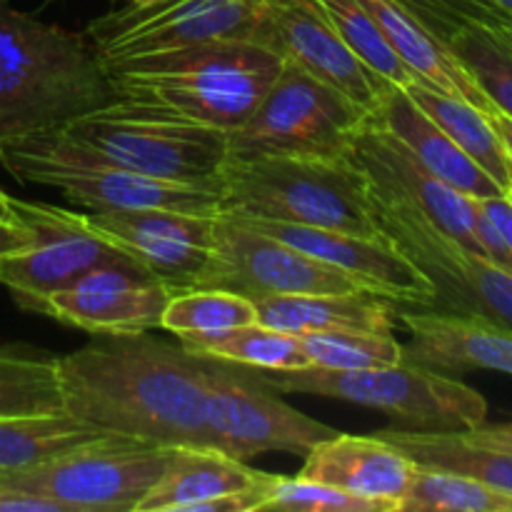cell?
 Listing matches in <instances>:
<instances>
[{"label":"cell","instance_id":"45","mask_svg":"<svg viewBox=\"0 0 512 512\" xmlns=\"http://www.w3.org/2000/svg\"><path fill=\"white\" fill-rule=\"evenodd\" d=\"M508 195H510V198H512V185H510V193H508Z\"/></svg>","mask_w":512,"mask_h":512},{"label":"cell","instance_id":"32","mask_svg":"<svg viewBox=\"0 0 512 512\" xmlns=\"http://www.w3.org/2000/svg\"><path fill=\"white\" fill-rule=\"evenodd\" d=\"M180 345L193 355L245 365V368L253 370H268V373L310 368V360L298 335L283 333V330L268 328V325L260 323L230 330V333L218 335V338L180 340Z\"/></svg>","mask_w":512,"mask_h":512},{"label":"cell","instance_id":"15","mask_svg":"<svg viewBox=\"0 0 512 512\" xmlns=\"http://www.w3.org/2000/svg\"><path fill=\"white\" fill-rule=\"evenodd\" d=\"M258 0H163L128 5L93 20L85 30L105 63L183 48L205 40L248 38Z\"/></svg>","mask_w":512,"mask_h":512},{"label":"cell","instance_id":"43","mask_svg":"<svg viewBox=\"0 0 512 512\" xmlns=\"http://www.w3.org/2000/svg\"><path fill=\"white\" fill-rule=\"evenodd\" d=\"M490 3H495V5H498V8H503L505 13L512 15V0H490Z\"/></svg>","mask_w":512,"mask_h":512},{"label":"cell","instance_id":"30","mask_svg":"<svg viewBox=\"0 0 512 512\" xmlns=\"http://www.w3.org/2000/svg\"><path fill=\"white\" fill-rule=\"evenodd\" d=\"M63 410L58 355L30 345H0V418Z\"/></svg>","mask_w":512,"mask_h":512},{"label":"cell","instance_id":"41","mask_svg":"<svg viewBox=\"0 0 512 512\" xmlns=\"http://www.w3.org/2000/svg\"><path fill=\"white\" fill-rule=\"evenodd\" d=\"M483 428L485 433L493 435V438L500 440V443L512 445V420H508V423H498V425H488V420H485Z\"/></svg>","mask_w":512,"mask_h":512},{"label":"cell","instance_id":"35","mask_svg":"<svg viewBox=\"0 0 512 512\" xmlns=\"http://www.w3.org/2000/svg\"><path fill=\"white\" fill-rule=\"evenodd\" d=\"M325 10L333 18L343 43L368 65L373 73L385 78L398 88H408L415 83L410 70L405 68L403 60L395 55L390 43L385 40L383 30L375 23L370 10L365 8L363 0H323Z\"/></svg>","mask_w":512,"mask_h":512},{"label":"cell","instance_id":"38","mask_svg":"<svg viewBox=\"0 0 512 512\" xmlns=\"http://www.w3.org/2000/svg\"><path fill=\"white\" fill-rule=\"evenodd\" d=\"M475 203H478L480 210L488 215V220L495 225V230H498L500 238L505 240V245H508L512 253V198L510 195L475 198Z\"/></svg>","mask_w":512,"mask_h":512},{"label":"cell","instance_id":"5","mask_svg":"<svg viewBox=\"0 0 512 512\" xmlns=\"http://www.w3.org/2000/svg\"><path fill=\"white\" fill-rule=\"evenodd\" d=\"M220 213L383 235L355 158H230L220 173Z\"/></svg>","mask_w":512,"mask_h":512},{"label":"cell","instance_id":"11","mask_svg":"<svg viewBox=\"0 0 512 512\" xmlns=\"http://www.w3.org/2000/svg\"><path fill=\"white\" fill-rule=\"evenodd\" d=\"M175 450L115 438L3 475L0 483L43 495L65 512H135Z\"/></svg>","mask_w":512,"mask_h":512},{"label":"cell","instance_id":"4","mask_svg":"<svg viewBox=\"0 0 512 512\" xmlns=\"http://www.w3.org/2000/svg\"><path fill=\"white\" fill-rule=\"evenodd\" d=\"M25 138L68 158L98 160L145 178L210 188H220V173L230 160V133L225 130L123 98L63 128Z\"/></svg>","mask_w":512,"mask_h":512},{"label":"cell","instance_id":"8","mask_svg":"<svg viewBox=\"0 0 512 512\" xmlns=\"http://www.w3.org/2000/svg\"><path fill=\"white\" fill-rule=\"evenodd\" d=\"M368 123V110L348 95L283 63L258 108L230 133V158H353Z\"/></svg>","mask_w":512,"mask_h":512},{"label":"cell","instance_id":"1","mask_svg":"<svg viewBox=\"0 0 512 512\" xmlns=\"http://www.w3.org/2000/svg\"><path fill=\"white\" fill-rule=\"evenodd\" d=\"M65 413L158 448H210L203 358L150 333L93 335L60 355Z\"/></svg>","mask_w":512,"mask_h":512},{"label":"cell","instance_id":"26","mask_svg":"<svg viewBox=\"0 0 512 512\" xmlns=\"http://www.w3.org/2000/svg\"><path fill=\"white\" fill-rule=\"evenodd\" d=\"M363 5L370 10L390 48L403 60V65L415 80L435 90H443L448 95H455V98L475 105V108L488 115L498 113L495 105L488 100V95L470 78L468 70L398 0H363Z\"/></svg>","mask_w":512,"mask_h":512},{"label":"cell","instance_id":"29","mask_svg":"<svg viewBox=\"0 0 512 512\" xmlns=\"http://www.w3.org/2000/svg\"><path fill=\"white\" fill-rule=\"evenodd\" d=\"M405 90L455 140V145L468 158H473L505 193H510L512 160L488 113L465 103V100L455 98V95L430 88V85L420 83V80H415Z\"/></svg>","mask_w":512,"mask_h":512},{"label":"cell","instance_id":"42","mask_svg":"<svg viewBox=\"0 0 512 512\" xmlns=\"http://www.w3.org/2000/svg\"><path fill=\"white\" fill-rule=\"evenodd\" d=\"M0 220H8V223H15V213H13V198L0 190Z\"/></svg>","mask_w":512,"mask_h":512},{"label":"cell","instance_id":"34","mask_svg":"<svg viewBox=\"0 0 512 512\" xmlns=\"http://www.w3.org/2000/svg\"><path fill=\"white\" fill-rule=\"evenodd\" d=\"M310 368L353 373L403 363V343L393 333H315L303 335Z\"/></svg>","mask_w":512,"mask_h":512},{"label":"cell","instance_id":"2","mask_svg":"<svg viewBox=\"0 0 512 512\" xmlns=\"http://www.w3.org/2000/svg\"><path fill=\"white\" fill-rule=\"evenodd\" d=\"M115 100L113 75L88 35L0 0V140L63 128Z\"/></svg>","mask_w":512,"mask_h":512},{"label":"cell","instance_id":"44","mask_svg":"<svg viewBox=\"0 0 512 512\" xmlns=\"http://www.w3.org/2000/svg\"><path fill=\"white\" fill-rule=\"evenodd\" d=\"M128 5H138V8H143V5H155V3H163V0H125Z\"/></svg>","mask_w":512,"mask_h":512},{"label":"cell","instance_id":"6","mask_svg":"<svg viewBox=\"0 0 512 512\" xmlns=\"http://www.w3.org/2000/svg\"><path fill=\"white\" fill-rule=\"evenodd\" d=\"M278 393L343 400L390 415L398 428L420 433H458L488 420V400L470 385L403 360L383 368L335 373L305 368L288 373L255 370Z\"/></svg>","mask_w":512,"mask_h":512},{"label":"cell","instance_id":"17","mask_svg":"<svg viewBox=\"0 0 512 512\" xmlns=\"http://www.w3.org/2000/svg\"><path fill=\"white\" fill-rule=\"evenodd\" d=\"M173 290L133 260H115L50 295L40 315L90 335H138L163 323Z\"/></svg>","mask_w":512,"mask_h":512},{"label":"cell","instance_id":"31","mask_svg":"<svg viewBox=\"0 0 512 512\" xmlns=\"http://www.w3.org/2000/svg\"><path fill=\"white\" fill-rule=\"evenodd\" d=\"M253 323H258L253 300L220 288H183L170 295L160 328L178 340H205Z\"/></svg>","mask_w":512,"mask_h":512},{"label":"cell","instance_id":"23","mask_svg":"<svg viewBox=\"0 0 512 512\" xmlns=\"http://www.w3.org/2000/svg\"><path fill=\"white\" fill-rule=\"evenodd\" d=\"M355 163L368 173L380 175L398 185L410 200L420 205L445 233L453 235L465 248L480 253L475 240V203L470 195L460 193L453 185L430 173L410 150H405L398 140L370 120L360 130L353 150ZM483 255V253H480Z\"/></svg>","mask_w":512,"mask_h":512},{"label":"cell","instance_id":"3","mask_svg":"<svg viewBox=\"0 0 512 512\" xmlns=\"http://www.w3.org/2000/svg\"><path fill=\"white\" fill-rule=\"evenodd\" d=\"M283 63L255 40L223 38L105 65L118 98L233 133L258 108Z\"/></svg>","mask_w":512,"mask_h":512},{"label":"cell","instance_id":"28","mask_svg":"<svg viewBox=\"0 0 512 512\" xmlns=\"http://www.w3.org/2000/svg\"><path fill=\"white\" fill-rule=\"evenodd\" d=\"M115 438H123V435L93 428L65 410L63 413L0 418V478L23 473V470L68 455L73 450L108 443Z\"/></svg>","mask_w":512,"mask_h":512},{"label":"cell","instance_id":"7","mask_svg":"<svg viewBox=\"0 0 512 512\" xmlns=\"http://www.w3.org/2000/svg\"><path fill=\"white\" fill-rule=\"evenodd\" d=\"M378 228L435 285L438 305L512 330V275L445 233L398 185L365 170Z\"/></svg>","mask_w":512,"mask_h":512},{"label":"cell","instance_id":"16","mask_svg":"<svg viewBox=\"0 0 512 512\" xmlns=\"http://www.w3.org/2000/svg\"><path fill=\"white\" fill-rule=\"evenodd\" d=\"M233 218L303 250L305 255L330 265V268L340 270L365 293L380 295L390 303L415 305V308H435L438 305L435 285L385 235L365 238V235L313 228V225L278 223V220L245 218V215H233Z\"/></svg>","mask_w":512,"mask_h":512},{"label":"cell","instance_id":"40","mask_svg":"<svg viewBox=\"0 0 512 512\" xmlns=\"http://www.w3.org/2000/svg\"><path fill=\"white\" fill-rule=\"evenodd\" d=\"M490 120H493L495 130H498L500 140H503L505 150H508V155H510V160H512V120L508 118V115H503V113H493V115H490Z\"/></svg>","mask_w":512,"mask_h":512},{"label":"cell","instance_id":"22","mask_svg":"<svg viewBox=\"0 0 512 512\" xmlns=\"http://www.w3.org/2000/svg\"><path fill=\"white\" fill-rule=\"evenodd\" d=\"M410 333L403 360L433 370H495L512 375V330L483 315L453 310L398 313Z\"/></svg>","mask_w":512,"mask_h":512},{"label":"cell","instance_id":"19","mask_svg":"<svg viewBox=\"0 0 512 512\" xmlns=\"http://www.w3.org/2000/svg\"><path fill=\"white\" fill-rule=\"evenodd\" d=\"M512 120V15L490 0H398Z\"/></svg>","mask_w":512,"mask_h":512},{"label":"cell","instance_id":"12","mask_svg":"<svg viewBox=\"0 0 512 512\" xmlns=\"http://www.w3.org/2000/svg\"><path fill=\"white\" fill-rule=\"evenodd\" d=\"M193 288H220L260 303L285 295L355 293L348 275L273 235L240 223L228 213L215 215L213 253Z\"/></svg>","mask_w":512,"mask_h":512},{"label":"cell","instance_id":"36","mask_svg":"<svg viewBox=\"0 0 512 512\" xmlns=\"http://www.w3.org/2000/svg\"><path fill=\"white\" fill-rule=\"evenodd\" d=\"M258 510H293V512H388L373 500L358 498L333 485L305 480L300 475L283 478L273 475L263 490Z\"/></svg>","mask_w":512,"mask_h":512},{"label":"cell","instance_id":"33","mask_svg":"<svg viewBox=\"0 0 512 512\" xmlns=\"http://www.w3.org/2000/svg\"><path fill=\"white\" fill-rule=\"evenodd\" d=\"M403 512H512V495L468 475L418 465Z\"/></svg>","mask_w":512,"mask_h":512},{"label":"cell","instance_id":"37","mask_svg":"<svg viewBox=\"0 0 512 512\" xmlns=\"http://www.w3.org/2000/svg\"><path fill=\"white\" fill-rule=\"evenodd\" d=\"M0 512H65L58 503L43 498V495L28 493L23 488H13L0 483Z\"/></svg>","mask_w":512,"mask_h":512},{"label":"cell","instance_id":"21","mask_svg":"<svg viewBox=\"0 0 512 512\" xmlns=\"http://www.w3.org/2000/svg\"><path fill=\"white\" fill-rule=\"evenodd\" d=\"M415 473L418 463L380 435L335 433L310 448L298 475L403 512Z\"/></svg>","mask_w":512,"mask_h":512},{"label":"cell","instance_id":"14","mask_svg":"<svg viewBox=\"0 0 512 512\" xmlns=\"http://www.w3.org/2000/svg\"><path fill=\"white\" fill-rule=\"evenodd\" d=\"M248 38L348 95L370 118L393 88L343 43L323 0H258Z\"/></svg>","mask_w":512,"mask_h":512},{"label":"cell","instance_id":"25","mask_svg":"<svg viewBox=\"0 0 512 512\" xmlns=\"http://www.w3.org/2000/svg\"><path fill=\"white\" fill-rule=\"evenodd\" d=\"M258 323L290 335L315 333H395L398 310L380 295L355 293L285 295L255 303Z\"/></svg>","mask_w":512,"mask_h":512},{"label":"cell","instance_id":"9","mask_svg":"<svg viewBox=\"0 0 512 512\" xmlns=\"http://www.w3.org/2000/svg\"><path fill=\"white\" fill-rule=\"evenodd\" d=\"M0 165L20 183L45 185L88 213L170 208L185 213H220V188L168 183L128 173L98 160L68 158L30 143L25 135L0 140Z\"/></svg>","mask_w":512,"mask_h":512},{"label":"cell","instance_id":"10","mask_svg":"<svg viewBox=\"0 0 512 512\" xmlns=\"http://www.w3.org/2000/svg\"><path fill=\"white\" fill-rule=\"evenodd\" d=\"M203 358V355H200ZM210 448L248 463L265 453L308 455L338 430L278 398L253 368L203 358Z\"/></svg>","mask_w":512,"mask_h":512},{"label":"cell","instance_id":"39","mask_svg":"<svg viewBox=\"0 0 512 512\" xmlns=\"http://www.w3.org/2000/svg\"><path fill=\"white\" fill-rule=\"evenodd\" d=\"M30 245V233L25 225L8 223V220H0V260L8 258V255L18 253V250L28 248Z\"/></svg>","mask_w":512,"mask_h":512},{"label":"cell","instance_id":"20","mask_svg":"<svg viewBox=\"0 0 512 512\" xmlns=\"http://www.w3.org/2000/svg\"><path fill=\"white\" fill-rule=\"evenodd\" d=\"M270 478L215 448H178L135 512H255Z\"/></svg>","mask_w":512,"mask_h":512},{"label":"cell","instance_id":"24","mask_svg":"<svg viewBox=\"0 0 512 512\" xmlns=\"http://www.w3.org/2000/svg\"><path fill=\"white\" fill-rule=\"evenodd\" d=\"M370 120L393 135L405 150H410L430 173L438 175L460 193L470 198L508 195L473 158H468L455 145V140L410 98L405 88L393 85Z\"/></svg>","mask_w":512,"mask_h":512},{"label":"cell","instance_id":"13","mask_svg":"<svg viewBox=\"0 0 512 512\" xmlns=\"http://www.w3.org/2000/svg\"><path fill=\"white\" fill-rule=\"evenodd\" d=\"M13 213L30 233L28 248L0 260V285L13 293L20 308L40 313L45 300L98 265L130 260L100 238L88 215L13 198Z\"/></svg>","mask_w":512,"mask_h":512},{"label":"cell","instance_id":"18","mask_svg":"<svg viewBox=\"0 0 512 512\" xmlns=\"http://www.w3.org/2000/svg\"><path fill=\"white\" fill-rule=\"evenodd\" d=\"M100 238L133 263L163 280L170 290L193 288L213 253L215 215L148 208L85 213Z\"/></svg>","mask_w":512,"mask_h":512},{"label":"cell","instance_id":"27","mask_svg":"<svg viewBox=\"0 0 512 512\" xmlns=\"http://www.w3.org/2000/svg\"><path fill=\"white\" fill-rule=\"evenodd\" d=\"M375 435L393 443L418 465L468 475L512 495V445L495 440L483 425L458 433H420L395 425Z\"/></svg>","mask_w":512,"mask_h":512}]
</instances>
